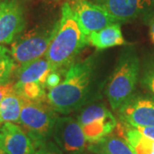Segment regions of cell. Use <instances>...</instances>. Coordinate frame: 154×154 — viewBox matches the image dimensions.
I'll list each match as a JSON object with an SVG mask.
<instances>
[{
	"instance_id": "30bf717a",
	"label": "cell",
	"mask_w": 154,
	"mask_h": 154,
	"mask_svg": "<svg viewBox=\"0 0 154 154\" xmlns=\"http://www.w3.org/2000/svg\"><path fill=\"white\" fill-rule=\"evenodd\" d=\"M0 149L6 154H34V146L27 133L13 122L0 127Z\"/></svg>"
},
{
	"instance_id": "8fae6325",
	"label": "cell",
	"mask_w": 154,
	"mask_h": 154,
	"mask_svg": "<svg viewBox=\"0 0 154 154\" xmlns=\"http://www.w3.org/2000/svg\"><path fill=\"white\" fill-rule=\"evenodd\" d=\"M119 116L132 128L154 126V99H131L119 110Z\"/></svg>"
},
{
	"instance_id": "d6986e66",
	"label": "cell",
	"mask_w": 154,
	"mask_h": 154,
	"mask_svg": "<svg viewBox=\"0 0 154 154\" xmlns=\"http://www.w3.org/2000/svg\"><path fill=\"white\" fill-rule=\"evenodd\" d=\"M34 154H63L58 146L52 141L46 140L34 146Z\"/></svg>"
},
{
	"instance_id": "5b68a950",
	"label": "cell",
	"mask_w": 154,
	"mask_h": 154,
	"mask_svg": "<svg viewBox=\"0 0 154 154\" xmlns=\"http://www.w3.org/2000/svg\"><path fill=\"white\" fill-rule=\"evenodd\" d=\"M53 28L30 31L18 36L12 43L11 54L18 67L44 57L53 35Z\"/></svg>"
},
{
	"instance_id": "7a4b0ae2",
	"label": "cell",
	"mask_w": 154,
	"mask_h": 154,
	"mask_svg": "<svg viewBox=\"0 0 154 154\" xmlns=\"http://www.w3.org/2000/svg\"><path fill=\"white\" fill-rule=\"evenodd\" d=\"M94 68L93 57L72 64L67 69L64 79L48 90L47 102L56 112L66 115L85 103L91 88Z\"/></svg>"
},
{
	"instance_id": "e0dca14e",
	"label": "cell",
	"mask_w": 154,
	"mask_h": 154,
	"mask_svg": "<svg viewBox=\"0 0 154 154\" xmlns=\"http://www.w3.org/2000/svg\"><path fill=\"white\" fill-rule=\"evenodd\" d=\"M125 140L134 154H154V140L144 136L136 128L127 129Z\"/></svg>"
},
{
	"instance_id": "5bb4252c",
	"label": "cell",
	"mask_w": 154,
	"mask_h": 154,
	"mask_svg": "<svg viewBox=\"0 0 154 154\" xmlns=\"http://www.w3.org/2000/svg\"><path fill=\"white\" fill-rule=\"evenodd\" d=\"M88 38V42L99 50L107 49L125 43L122 34L121 27L118 23L112 24L99 31L90 33Z\"/></svg>"
},
{
	"instance_id": "277c9868",
	"label": "cell",
	"mask_w": 154,
	"mask_h": 154,
	"mask_svg": "<svg viewBox=\"0 0 154 154\" xmlns=\"http://www.w3.org/2000/svg\"><path fill=\"white\" fill-rule=\"evenodd\" d=\"M139 75V61L135 57L122 58L110 78L106 95L113 110H119L131 100Z\"/></svg>"
},
{
	"instance_id": "3957f363",
	"label": "cell",
	"mask_w": 154,
	"mask_h": 154,
	"mask_svg": "<svg viewBox=\"0 0 154 154\" xmlns=\"http://www.w3.org/2000/svg\"><path fill=\"white\" fill-rule=\"evenodd\" d=\"M22 99V98H21ZM19 123L31 139L33 146L49 140L57 116L49 103L45 100L22 99Z\"/></svg>"
},
{
	"instance_id": "4fadbf2b",
	"label": "cell",
	"mask_w": 154,
	"mask_h": 154,
	"mask_svg": "<svg viewBox=\"0 0 154 154\" xmlns=\"http://www.w3.org/2000/svg\"><path fill=\"white\" fill-rule=\"evenodd\" d=\"M150 4V0H102L100 5L117 22H126L136 18Z\"/></svg>"
},
{
	"instance_id": "ac0fdd59",
	"label": "cell",
	"mask_w": 154,
	"mask_h": 154,
	"mask_svg": "<svg viewBox=\"0 0 154 154\" xmlns=\"http://www.w3.org/2000/svg\"><path fill=\"white\" fill-rule=\"evenodd\" d=\"M17 69V64L6 47L0 45V86L9 84L13 72Z\"/></svg>"
},
{
	"instance_id": "2e32d148",
	"label": "cell",
	"mask_w": 154,
	"mask_h": 154,
	"mask_svg": "<svg viewBox=\"0 0 154 154\" xmlns=\"http://www.w3.org/2000/svg\"><path fill=\"white\" fill-rule=\"evenodd\" d=\"M22 105V99L15 93L5 97L0 102V124L18 122Z\"/></svg>"
},
{
	"instance_id": "6da1fadb",
	"label": "cell",
	"mask_w": 154,
	"mask_h": 154,
	"mask_svg": "<svg viewBox=\"0 0 154 154\" xmlns=\"http://www.w3.org/2000/svg\"><path fill=\"white\" fill-rule=\"evenodd\" d=\"M53 30L45 57L49 62L52 71L58 72L70 66L75 57L89 42L68 3L63 6L61 18Z\"/></svg>"
},
{
	"instance_id": "ffe728a7",
	"label": "cell",
	"mask_w": 154,
	"mask_h": 154,
	"mask_svg": "<svg viewBox=\"0 0 154 154\" xmlns=\"http://www.w3.org/2000/svg\"><path fill=\"white\" fill-rule=\"evenodd\" d=\"M61 82L60 74L57 71H51L47 77L46 81V88L51 89L57 86Z\"/></svg>"
},
{
	"instance_id": "44dd1931",
	"label": "cell",
	"mask_w": 154,
	"mask_h": 154,
	"mask_svg": "<svg viewBox=\"0 0 154 154\" xmlns=\"http://www.w3.org/2000/svg\"><path fill=\"white\" fill-rule=\"evenodd\" d=\"M14 93H15L14 84L9 83L5 86H0V102L8 95H11Z\"/></svg>"
},
{
	"instance_id": "9c48e42d",
	"label": "cell",
	"mask_w": 154,
	"mask_h": 154,
	"mask_svg": "<svg viewBox=\"0 0 154 154\" xmlns=\"http://www.w3.org/2000/svg\"><path fill=\"white\" fill-rule=\"evenodd\" d=\"M25 25L23 10L17 0L0 1V45L11 44Z\"/></svg>"
},
{
	"instance_id": "52a82bcc",
	"label": "cell",
	"mask_w": 154,
	"mask_h": 154,
	"mask_svg": "<svg viewBox=\"0 0 154 154\" xmlns=\"http://www.w3.org/2000/svg\"><path fill=\"white\" fill-rule=\"evenodd\" d=\"M51 136L55 143L69 154H79L87 146V139L78 120L70 116L57 117Z\"/></svg>"
},
{
	"instance_id": "7402d4cb",
	"label": "cell",
	"mask_w": 154,
	"mask_h": 154,
	"mask_svg": "<svg viewBox=\"0 0 154 154\" xmlns=\"http://www.w3.org/2000/svg\"><path fill=\"white\" fill-rule=\"evenodd\" d=\"M136 128L138 131L141 133L144 136L154 140V126L138 127V128Z\"/></svg>"
},
{
	"instance_id": "cb8c5ba5",
	"label": "cell",
	"mask_w": 154,
	"mask_h": 154,
	"mask_svg": "<svg viewBox=\"0 0 154 154\" xmlns=\"http://www.w3.org/2000/svg\"><path fill=\"white\" fill-rule=\"evenodd\" d=\"M150 34H151V38L152 40L154 43V19L152 20V22L151 23V27H150Z\"/></svg>"
},
{
	"instance_id": "7c38bea8",
	"label": "cell",
	"mask_w": 154,
	"mask_h": 154,
	"mask_svg": "<svg viewBox=\"0 0 154 154\" xmlns=\"http://www.w3.org/2000/svg\"><path fill=\"white\" fill-rule=\"evenodd\" d=\"M51 71L49 62L45 57H41L25 65L17 67L16 69L17 81L15 85L33 84L46 88L47 77Z\"/></svg>"
},
{
	"instance_id": "d4e9b609",
	"label": "cell",
	"mask_w": 154,
	"mask_h": 154,
	"mask_svg": "<svg viewBox=\"0 0 154 154\" xmlns=\"http://www.w3.org/2000/svg\"><path fill=\"white\" fill-rule=\"evenodd\" d=\"M0 154H6V153L4 152V151H3V150H1V149H0Z\"/></svg>"
},
{
	"instance_id": "8992f818",
	"label": "cell",
	"mask_w": 154,
	"mask_h": 154,
	"mask_svg": "<svg viewBox=\"0 0 154 154\" xmlns=\"http://www.w3.org/2000/svg\"><path fill=\"white\" fill-rule=\"evenodd\" d=\"M77 120L87 141L91 144L110 134L117 125L114 115L103 105L88 106L78 116Z\"/></svg>"
},
{
	"instance_id": "ba28073f",
	"label": "cell",
	"mask_w": 154,
	"mask_h": 154,
	"mask_svg": "<svg viewBox=\"0 0 154 154\" xmlns=\"http://www.w3.org/2000/svg\"><path fill=\"white\" fill-rule=\"evenodd\" d=\"M72 10L87 36L117 22L103 6L88 0H78Z\"/></svg>"
},
{
	"instance_id": "9a60e30c",
	"label": "cell",
	"mask_w": 154,
	"mask_h": 154,
	"mask_svg": "<svg viewBox=\"0 0 154 154\" xmlns=\"http://www.w3.org/2000/svg\"><path fill=\"white\" fill-rule=\"evenodd\" d=\"M89 149L97 154H134L125 138L111 134L93 143Z\"/></svg>"
},
{
	"instance_id": "603a6c76",
	"label": "cell",
	"mask_w": 154,
	"mask_h": 154,
	"mask_svg": "<svg viewBox=\"0 0 154 154\" xmlns=\"http://www.w3.org/2000/svg\"><path fill=\"white\" fill-rule=\"evenodd\" d=\"M146 82V85H147L149 89L154 94V71L150 73L148 75H147Z\"/></svg>"
}]
</instances>
